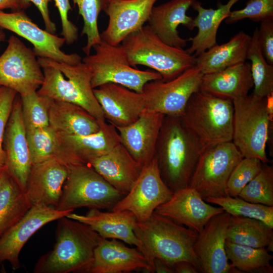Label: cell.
Wrapping results in <instances>:
<instances>
[{"instance_id":"15","label":"cell","mask_w":273,"mask_h":273,"mask_svg":"<svg viewBox=\"0 0 273 273\" xmlns=\"http://www.w3.org/2000/svg\"><path fill=\"white\" fill-rule=\"evenodd\" d=\"M99 122L100 129L92 134L78 135L57 132L59 145L58 160L66 166L87 164L121 143L115 126L106 121Z\"/></svg>"},{"instance_id":"44","label":"cell","mask_w":273,"mask_h":273,"mask_svg":"<svg viewBox=\"0 0 273 273\" xmlns=\"http://www.w3.org/2000/svg\"><path fill=\"white\" fill-rule=\"evenodd\" d=\"M55 6L60 14L61 25V34L65 39V43L71 44L75 42L78 37L77 27L69 20L68 13L72 8L69 0H54Z\"/></svg>"},{"instance_id":"11","label":"cell","mask_w":273,"mask_h":273,"mask_svg":"<svg viewBox=\"0 0 273 273\" xmlns=\"http://www.w3.org/2000/svg\"><path fill=\"white\" fill-rule=\"evenodd\" d=\"M203 73L196 66L167 81H150L144 86L145 110L181 117L192 95L199 90Z\"/></svg>"},{"instance_id":"30","label":"cell","mask_w":273,"mask_h":273,"mask_svg":"<svg viewBox=\"0 0 273 273\" xmlns=\"http://www.w3.org/2000/svg\"><path fill=\"white\" fill-rule=\"evenodd\" d=\"M251 36L241 31L226 42L212 46L196 56L195 65L203 74L216 72L246 60Z\"/></svg>"},{"instance_id":"6","label":"cell","mask_w":273,"mask_h":273,"mask_svg":"<svg viewBox=\"0 0 273 273\" xmlns=\"http://www.w3.org/2000/svg\"><path fill=\"white\" fill-rule=\"evenodd\" d=\"M180 117L204 150L232 141L234 106L232 100L199 90L192 95Z\"/></svg>"},{"instance_id":"28","label":"cell","mask_w":273,"mask_h":273,"mask_svg":"<svg viewBox=\"0 0 273 273\" xmlns=\"http://www.w3.org/2000/svg\"><path fill=\"white\" fill-rule=\"evenodd\" d=\"M253 87L250 64L245 61L216 72L203 74L199 91L233 101L248 95Z\"/></svg>"},{"instance_id":"1","label":"cell","mask_w":273,"mask_h":273,"mask_svg":"<svg viewBox=\"0 0 273 273\" xmlns=\"http://www.w3.org/2000/svg\"><path fill=\"white\" fill-rule=\"evenodd\" d=\"M203 151L180 117L165 116L155 156L161 177L172 192L189 186Z\"/></svg>"},{"instance_id":"26","label":"cell","mask_w":273,"mask_h":273,"mask_svg":"<svg viewBox=\"0 0 273 273\" xmlns=\"http://www.w3.org/2000/svg\"><path fill=\"white\" fill-rule=\"evenodd\" d=\"M196 0H170L152 9L148 25L158 37L166 44L184 49L188 39L179 36L177 28L182 25L190 30L194 27V18L187 12Z\"/></svg>"},{"instance_id":"33","label":"cell","mask_w":273,"mask_h":273,"mask_svg":"<svg viewBox=\"0 0 273 273\" xmlns=\"http://www.w3.org/2000/svg\"><path fill=\"white\" fill-rule=\"evenodd\" d=\"M31 207L25 193L7 171L0 189V237Z\"/></svg>"},{"instance_id":"32","label":"cell","mask_w":273,"mask_h":273,"mask_svg":"<svg viewBox=\"0 0 273 273\" xmlns=\"http://www.w3.org/2000/svg\"><path fill=\"white\" fill-rule=\"evenodd\" d=\"M272 229L256 219L231 215L226 240L241 245L265 248L273 241Z\"/></svg>"},{"instance_id":"51","label":"cell","mask_w":273,"mask_h":273,"mask_svg":"<svg viewBox=\"0 0 273 273\" xmlns=\"http://www.w3.org/2000/svg\"><path fill=\"white\" fill-rule=\"evenodd\" d=\"M6 38V35L5 33L0 30V43L4 41L5 40Z\"/></svg>"},{"instance_id":"52","label":"cell","mask_w":273,"mask_h":273,"mask_svg":"<svg viewBox=\"0 0 273 273\" xmlns=\"http://www.w3.org/2000/svg\"><path fill=\"white\" fill-rule=\"evenodd\" d=\"M3 87V86H0V92L2 90Z\"/></svg>"},{"instance_id":"39","label":"cell","mask_w":273,"mask_h":273,"mask_svg":"<svg viewBox=\"0 0 273 273\" xmlns=\"http://www.w3.org/2000/svg\"><path fill=\"white\" fill-rule=\"evenodd\" d=\"M238 197L249 202L273 206V166L263 163L259 172Z\"/></svg>"},{"instance_id":"40","label":"cell","mask_w":273,"mask_h":273,"mask_svg":"<svg viewBox=\"0 0 273 273\" xmlns=\"http://www.w3.org/2000/svg\"><path fill=\"white\" fill-rule=\"evenodd\" d=\"M20 97L22 114L26 130L50 125L48 98L39 95L37 91L20 96Z\"/></svg>"},{"instance_id":"53","label":"cell","mask_w":273,"mask_h":273,"mask_svg":"<svg viewBox=\"0 0 273 273\" xmlns=\"http://www.w3.org/2000/svg\"><path fill=\"white\" fill-rule=\"evenodd\" d=\"M1 169H0V170H1Z\"/></svg>"},{"instance_id":"7","label":"cell","mask_w":273,"mask_h":273,"mask_svg":"<svg viewBox=\"0 0 273 273\" xmlns=\"http://www.w3.org/2000/svg\"><path fill=\"white\" fill-rule=\"evenodd\" d=\"M233 133L232 142L243 157H254L268 163L266 147L270 116L267 97L252 93L233 101Z\"/></svg>"},{"instance_id":"16","label":"cell","mask_w":273,"mask_h":273,"mask_svg":"<svg viewBox=\"0 0 273 273\" xmlns=\"http://www.w3.org/2000/svg\"><path fill=\"white\" fill-rule=\"evenodd\" d=\"M51 206L35 205L0 237V263L7 261L13 270L20 267L19 254L30 237L45 224L72 212Z\"/></svg>"},{"instance_id":"36","label":"cell","mask_w":273,"mask_h":273,"mask_svg":"<svg viewBox=\"0 0 273 273\" xmlns=\"http://www.w3.org/2000/svg\"><path fill=\"white\" fill-rule=\"evenodd\" d=\"M208 203L221 207L231 215L254 218L273 228V206L248 202L239 197H208Z\"/></svg>"},{"instance_id":"4","label":"cell","mask_w":273,"mask_h":273,"mask_svg":"<svg viewBox=\"0 0 273 273\" xmlns=\"http://www.w3.org/2000/svg\"><path fill=\"white\" fill-rule=\"evenodd\" d=\"M43 73V81L37 90L49 99L78 105L98 121H106L103 111L93 92L92 74L81 62L70 65L52 59L37 58Z\"/></svg>"},{"instance_id":"42","label":"cell","mask_w":273,"mask_h":273,"mask_svg":"<svg viewBox=\"0 0 273 273\" xmlns=\"http://www.w3.org/2000/svg\"><path fill=\"white\" fill-rule=\"evenodd\" d=\"M249 19L254 22L273 20V0H248L245 7L231 11L225 23L231 24Z\"/></svg>"},{"instance_id":"14","label":"cell","mask_w":273,"mask_h":273,"mask_svg":"<svg viewBox=\"0 0 273 273\" xmlns=\"http://www.w3.org/2000/svg\"><path fill=\"white\" fill-rule=\"evenodd\" d=\"M0 27L29 41L33 46V52L38 57L70 65H76L82 62V58L78 54H67L61 50L65 42L63 37L41 29L23 10L11 13L0 11Z\"/></svg>"},{"instance_id":"2","label":"cell","mask_w":273,"mask_h":273,"mask_svg":"<svg viewBox=\"0 0 273 273\" xmlns=\"http://www.w3.org/2000/svg\"><path fill=\"white\" fill-rule=\"evenodd\" d=\"M57 220L55 244L39 258L33 272H89L101 237L88 225L66 216Z\"/></svg>"},{"instance_id":"43","label":"cell","mask_w":273,"mask_h":273,"mask_svg":"<svg viewBox=\"0 0 273 273\" xmlns=\"http://www.w3.org/2000/svg\"><path fill=\"white\" fill-rule=\"evenodd\" d=\"M17 94L15 90L5 87H3L0 92V169L4 168L6 164V152L3 145L4 135Z\"/></svg>"},{"instance_id":"12","label":"cell","mask_w":273,"mask_h":273,"mask_svg":"<svg viewBox=\"0 0 273 273\" xmlns=\"http://www.w3.org/2000/svg\"><path fill=\"white\" fill-rule=\"evenodd\" d=\"M0 55V86L15 90L20 96L36 92L43 81V73L32 50L11 35Z\"/></svg>"},{"instance_id":"9","label":"cell","mask_w":273,"mask_h":273,"mask_svg":"<svg viewBox=\"0 0 273 273\" xmlns=\"http://www.w3.org/2000/svg\"><path fill=\"white\" fill-rule=\"evenodd\" d=\"M56 208L71 211L78 208L112 209L125 195L109 184L87 164L70 165Z\"/></svg>"},{"instance_id":"27","label":"cell","mask_w":273,"mask_h":273,"mask_svg":"<svg viewBox=\"0 0 273 273\" xmlns=\"http://www.w3.org/2000/svg\"><path fill=\"white\" fill-rule=\"evenodd\" d=\"M116 190L126 194L136 180L143 166L121 143L87 163Z\"/></svg>"},{"instance_id":"17","label":"cell","mask_w":273,"mask_h":273,"mask_svg":"<svg viewBox=\"0 0 273 273\" xmlns=\"http://www.w3.org/2000/svg\"><path fill=\"white\" fill-rule=\"evenodd\" d=\"M231 215L224 211L212 217L198 233L195 253L204 273H240L229 262L226 233Z\"/></svg>"},{"instance_id":"49","label":"cell","mask_w":273,"mask_h":273,"mask_svg":"<svg viewBox=\"0 0 273 273\" xmlns=\"http://www.w3.org/2000/svg\"><path fill=\"white\" fill-rule=\"evenodd\" d=\"M154 272L174 273L172 267L161 260L155 258L153 262Z\"/></svg>"},{"instance_id":"5","label":"cell","mask_w":273,"mask_h":273,"mask_svg":"<svg viewBox=\"0 0 273 273\" xmlns=\"http://www.w3.org/2000/svg\"><path fill=\"white\" fill-rule=\"evenodd\" d=\"M120 44L131 66L148 67L159 73L164 81L173 79L195 65L194 55L164 42L149 25L130 34Z\"/></svg>"},{"instance_id":"35","label":"cell","mask_w":273,"mask_h":273,"mask_svg":"<svg viewBox=\"0 0 273 273\" xmlns=\"http://www.w3.org/2000/svg\"><path fill=\"white\" fill-rule=\"evenodd\" d=\"M246 60L250 61L253 83L252 94L259 98L273 94V65L269 64L262 55L258 41V28L251 36Z\"/></svg>"},{"instance_id":"21","label":"cell","mask_w":273,"mask_h":273,"mask_svg":"<svg viewBox=\"0 0 273 273\" xmlns=\"http://www.w3.org/2000/svg\"><path fill=\"white\" fill-rule=\"evenodd\" d=\"M106 121L115 127L135 121L145 108L143 93L122 85L107 83L93 89Z\"/></svg>"},{"instance_id":"10","label":"cell","mask_w":273,"mask_h":273,"mask_svg":"<svg viewBox=\"0 0 273 273\" xmlns=\"http://www.w3.org/2000/svg\"><path fill=\"white\" fill-rule=\"evenodd\" d=\"M243 156L231 142L217 144L201 153L189 187L195 189L205 200L222 197L226 193L228 179Z\"/></svg>"},{"instance_id":"22","label":"cell","mask_w":273,"mask_h":273,"mask_svg":"<svg viewBox=\"0 0 273 273\" xmlns=\"http://www.w3.org/2000/svg\"><path fill=\"white\" fill-rule=\"evenodd\" d=\"M164 117L161 113L144 110L130 124L115 127L121 143L142 166L155 157L157 140Z\"/></svg>"},{"instance_id":"34","label":"cell","mask_w":273,"mask_h":273,"mask_svg":"<svg viewBox=\"0 0 273 273\" xmlns=\"http://www.w3.org/2000/svg\"><path fill=\"white\" fill-rule=\"evenodd\" d=\"M225 249L231 265L241 272L272 273L273 258L265 248L238 245L226 240Z\"/></svg>"},{"instance_id":"46","label":"cell","mask_w":273,"mask_h":273,"mask_svg":"<svg viewBox=\"0 0 273 273\" xmlns=\"http://www.w3.org/2000/svg\"><path fill=\"white\" fill-rule=\"evenodd\" d=\"M51 0H22L23 3L27 7L33 4L39 11L44 23L46 30L54 34L56 30V24L52 21L48 5Z\"/></svg>"},{"instance_id":"23","label":"cell","mask_w":273,"mask_h":273,"mask_svg":"<svg viewBox=\"0 0 273 273\" xmlns=\"http://www.w3.org/2000/svg\"><path fill=\"white\" fill-rule=\"evenodd\" d=\"M116 239H101L94 252L89 273L154 272L141 251Z\"/></svg>"},{"instance_id":"47","label":"cell","mask_w":273,"mask_h":273,"mask_svg":"<svg viewBox=\"0 0 273 273\" xmlns=\"http://www.w3.org/2000/svg\"><path fill=\"white\" fill-rule=\"evenodd\" d=\"M172 267L174 273H198V269L192 263L181 261L174 263Z\"/></svg>"},{"instance_id":"29","label":"cell","mask_w":273,"mask_h":273,"mask_svg":"<svg viewBox=\"0 0 273 273\" xmlns=\"http://www.w3.org/2000/svg\"><path fill=\"white\" fill-rule=\"evenodd\" d=\"M50 126L57 133L85 135L100 129L98 121L81 106L49 99Z\"/></svg>"},{"instance_id":"18","label":"cell","mask_w":273,"mask_h":273,"mask_svg":"<svg viewBox=\"0 0 273 273\" xmlns=\"http://www.w3.org/2000/svg\"><path fill=\"white\" fill-rule=\"evenodd\" d=\"M3 145L6 152L7 170L25 193L32 163L22 114L20 96H16L6 126Z\"/></svg>"},{"instance_id":"45","label":"cell","mask_w":273,"mask_h":273,"mask_svg":"<svg viewBox=\"0 0 273 273\" xmlns=\"http://www.w3.org/2000/svg\"><path fill=\"white\" fill-rule=\"evenodd\" d=\"M258 41L265 60L273 65V20L261 22L258 28Z\"/></svg>"},{"instance_id":"38","label":"cell","mask_w":273,"mask_h":273,"mask_svg":"<svg viewBox=\"0 0 273 273\" xmlns=\"http://www.w3.org/2000/svg\"><path fill=\"white\" fill-rule=\"evenodd\" d=\"M26 134L32 164L54 158L58 160L59 148L58 134L50 125L26 130Z\"/></svg>"},{"instance_id":"24","label":"cell","mask_w":273,"mask_h":273,"mask_svg":"<svg viewBox=\"0 0 273 273\" xmlns=\"http://www.w3.org/2000/svg\"><path fill=\"white\" fill-rule=\"evenodd\" d=\"M67 173V166L54 158L32 164L25 191L32 206L56 208Z\"/></svg>"},{"instance_id":"41","label":"cell","mask_w":273,"mask_h":273,"mask_svg":"<svg viewBox=\"0 0 273 273\" xmlns=\"http://www.w3.org/2000/svg\"><path fill=\"white\" fill-rule=\"evenodd\" d=\"M263 163L257 158L243 157L232 171L227 182V195L238 197L243 188L259 172Z\"/></svg>"},{"instance_id":"19","label":"cell","mask_w":273,"mask_h":273,"mask_svg":"<svg viewBox=\"0 0 273 273\" xmlns=\"http://www.w3.org/2000/svg\"><path fill=\"white\" fill-rule=\"evenodd\" d=\"M224 211L207 203L195 189L187 187L173 192L154 212L200 233L214 216Z\"/></svg>"},{"instance_id":"3","label":"cell","mask_w":273,"mask_h":273,"mask_svg":"<svg viewBox=\"0 0 273 273\" xmlns=\"http://www.w3.org/2000/svg\"><path fill=\"white\" fill-rule=\"evenodd\" d=\"M134 232L153 269V259L157 258L171 267L178 261H188L201 272L194 250L197 232L154 212L146 220L136 221Z\"/></svg>"},{"instance_id":"37","label":"cell","mask_w":273,"mask_h":273,"mask_svg":"<svg viewBox=\"0 0 273 273\" xmlns=\"http://www.w3.org/2000/svg\"><path fill=\"white\" fill-rule=\"evenodd\" d=\"M110 0H72L77 5L78 13L83 22L81 35L86 37V43L82 48L86 56L90 55L93 47L102 40L99 31L98 19L100 13L104 11Z\"/></svg>"},{"instance_id":"8","label":"cell","mask_w":273,"mask_h":273,"mask_svg":"<svg viewBox=\"0 0 273 273\" xmlns=\"http://www.w3.org/2000/svg\"><path fill=\"white\" fill-rule=\"evenodd\" d=\"M93 49L95 53L82 59L90 69L93 88L113 83L142 93L147 82L162 79L161 75L154 70H142L131 66L121 44L112 45L102 40Z\"/></svg>"},{"instance_id":"31","label":"cell","mask_w":273,"mask_h":273,"mask_svg":"<svg viewBox=\"0 0 273 273\" xmlns=\"http://www.w3.org/2000/svg\"><path fill=\"white\" fill-rule=\"evenodd\" d=\"M240 0H229L225 4H219L215 9L204 8L195 1L192 8L197 12L193 19V26L198 29L196 35L189 38L191 45L187 50L195 56L217 44L216 35L218 28L230 15L234 5Z\"/></svg>"},{"instance_id":"50","label":"cell","mask_w":273,"mask_h":273,"mask_svg":"<svg viewBox=\"0 0 273 273\" xmlns=\"http://www.w3.org/2000/svg\"><path fill=\"white\" fill-rule=\"evenodd\" d=\"M7 174V170L5 166L0 170V189L4 183V181L6 178V176Z\"/></svg>"},{"instance_id":"20","label":"cell","mask_w":273,"mask_h":273,"mask_svg":"<svg viewBox=\"0 0 273 273\" xmlns=\"http://www.w3.org/2000/svg\"><path fill=\"white\" fill-rule=\"evenodd\" d=\"M157 1L110 0L104 11L108 17V23L100 33L101 40L112 45L120 44L145 25Z\"/></svg>"},{"instance_id":"25","label":"cell","mask_w":273,"mask_h":273,"mask_svg":"<svg viewBox=\"0 0 273 273\" xmlns=\"http://www.w3.org/2000/svg\"><path fill=\"white\" fill-rule=\"evenodd\" d=\"M66 216L88 225L102 238L118 240L134 246L141 251L142 249V244L134 232L137 220L129 211L104 212L89 208L85 214L71 212Z\"/></svg>"},{"instance_id":"48","label":"cell","mask_w":273,"mask_h":273,"mask_svg":"<svg viewBox=\"0 0 273 273\" xmlns=\"http://www.w3.org/2000/svg\"><path fill=\"white\" fill-rule=\"evenodd\" d=\"M27 7L22 0H0V11L10 9L14 11L23 10Z\"/></svg>"},{"instance_id":"13","label":"cell","mask_w":273,"mask_h":273,"mask_svg":"<svg viewBox=\"0 0 273 273\" xmlns=\"http://www.w3.org/2000/svg\"><path fill=\"white\" fill-rule=\"evenodd\" d=\"M173 192L162 179L156 157L143 166L141 173L129 191L111 210H127L137 221L148 219L157 207L167 201Z\"/></svg>"}]
</instances>
